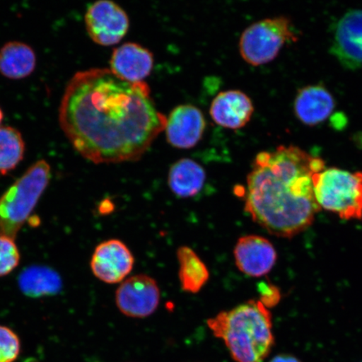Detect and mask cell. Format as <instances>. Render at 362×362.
Returning a JSON list of instances; mask_svg holds the SVG:
<instances>
[{
	"mask_svg": "<svg viewBox=\"0 0 362 362\" xmlns=\"http://www.w3.org/2000/svg\"><path fill=\"white\" fill-rule=\"evenodd\" d=\"M59 122L81 156L94 164H116L141 158L165 130L167 117L144 81L131 83L107 68H92L68 81Z\"/></svg>",
	"mask_w": 362,
	"mask_h": 362,
	"instance_id": "1",
	"label": "cell"
},
{
	"mask_svg": "<svg viewBox=\"0 0 362 362\" xmlns=\"http://www.w3.org/2000/svg\"><path fill=\"white\" fill-rule=\"evenodd\" d=\"M324 169L320 158L296 146L259 153L247 175V214L276 237L291 238L304 232L320 211L312 178Z\"/></svg>",
	"mask_w": 362,
	"mask_h": 362,
	"instance_id": "2",
	"label": "cell"
},
{
	"mask_svg": "<svg viewBox=\"0 0 362 362\" xmlns=\"http://www.w3.org/2000/svg\"><path fill=\"white\" fill-rule=\"evenodd\" d=\"M236 362H262L274 345L272 314L260 300H249L207 320Z\"/></svg>",
	"mask_w": 362,
	"mask_h": 362,
	"instance_id": "3",
	"label": "cell"
},
{
	"mask_svg": "<svg viewBox=\"0 0 362 362\" xmlns=\"http://www.w3.org/2000/svg\"><path fill=\"white\" fill-rule=\"evenodd\" d=\"M52 178L49 163L35 162L0 197V234L16 239Z\"/></svg>",
	"mask_w": 362,
	"mask_h": 362,
	"instance_id": "4",
	"label": "cell"
},
{
	"mask_svg": "<svg viewBox=\"0 0 362 362\" xmlns=\"http://www.w3.org/2000/svg\"><path fill=\"white\" fill-rule=\"evenodd\" d=\"M314 194L319 206L341 219L362 216V172L324 169L313 175Z\"/></svg>",
	"mask_w": 362,
	"mask_h": 362,
	"instance_id": "5",
	"label": "cell"
},
{
	"mask_svg": "<svg viewBox=\"0 0 362 362\" xmlns=\"http://www.w3.org/2000/svg\"><path fill=\"white\" fill-rule=\"evenodd\" d=\"M296 40L288 18H269L253 23L243 31L239 42L240 53L249 64L264 65L273 61L285 44Z\"/></svg>",
	"mask_w": 362,
	"mask_h": 362,
	"instance_id": "6",
	"label": "cell"
},
{
	"mask_svg": "<svg viewBox=\"0 0 362 362\" xmlns=\"http://www.w3.org/2000/svg\"><path fill=\"white\" fill-rule=\"evenodd\" d=\"M115 301L122 314L131 318H146L155 313L160 305V287L151 276L134 275L121 283Z\"/></svg>",
	"mask_w": 362,
	"mask_h": 362,
	"instance_id": "7",
	"label": "cell"
},
{
	"mask_svg": "<svg viewBox=\"0 0 362 362\" xmlns=\"http://www.w3.org/2000/svg\"><path fill=\"white\" fill-rule=\"evenodd\" d=\"M85 23L90 39L104 47L119 43L129 27L127 13L111 0H98L90 6Z\"/></svg>",
	"mask_w": 362,
	"mask_h": 362,
	"instance_id": "8",
	"label": "cell"
},
{
	"mask_svg": "<svg viewBox=\"0 0 362 362\" xmlns=\"http://www.w3.org/2000/svg\"><path fill=\"white\" fill-rule=\"evenodd\" d=\"M134 264L133 253L117 239L107 240L98 244L90 262V270L95 277L108 284L124 282L132 272Z\"/></svg>",
	"mask_w": 362,
	"mask_h": 362,
	"instance_id": "9",
	"label": "cell"
},
{
	"mask_svg": "<svg viewBox=\"0 0 362 362\" xmlns=\"http://www.w3.org/2000/svg\"><path fill=\"white\" fill-rule=\"evenodd\" d=\"M330 52L343 66H362V10L348 11L337 22Z\"/></svg>",
	"mask_w": 362,
	"mask_h": 362,
	"instance_id": "10",
	"label": "cell"
},
{
	"mask_svg": "<svg viewBox=\"0 0 362 362\" xmlns=\"http://www.w3.org/2000/svg\"><path fill=\"white\" fill-rule=\"evenodd\" d=\"M233 255L238 269L253 278L268 274L277 261V252L273 244L257 235L240 238L234 247Z\"/></svg>",
	"mask_w": 362,
	"mask_h": 362,
	"instance_id": "11",
	"label": "cell"
},
{
	"mask_svg": "<svg viewBox=\"0 0 362 362\" xmlns=\"http://www.w3.org/2000/svg\"><path fill=\"white\" fill-rule=\"evenodd\" d=\"M205 129L202 112L192 104H182L171 111L165 130L172 146L191 148L200 141Z\"/></svg>",
	"mask_w": 362,
	"mask_h": 362,
	"instance_id": "12",
	"label": "cell"
},
{
	"mask_svg": "<svg viewBox=\"0 0 362 362\" xmlns=\"http://www.w3.org/2000/svg\"><path fill=\"white\" fill-rule=\"evenodd\" d=\"M253 104L246 93L239 90H224L211 103L210 113L217 124L223 128L238 129L251 119Z\"/></svg>",
	"mask_w": 362,
	"mask_h": 362,
	"instance_id": "13",
	"label": "cell"
},
{
	"mask_svg": "<svg viewBox=\"0 0 362 362\" xmlns=\"http://www.w3.org/2000/svg\"><path fill=\"white\" fill-rule=\"evenodd\" d=\"M110 70L119 78L139 83L151 74L153 57L151 51L137 43L127 42L113 49Z\"/></svg>",
	"mask_w": 362,
	"mask_h": 362,
	"instance_id": "14",
	"label": "cell"
},
{
	"mask_svg": "<svg viewBox=\"0 0 362 362\" xmlns=\"http://www.w3.org/2000/svg\"><path fill=\"white\" fill-rule=\"evenodd\" d=\"M334 108L332 95L322 86H309L298 92L294 110L302 123L313 126L328 119Z\"/></svg>",
	"mask_w": 362,
	"mask_h": 362,
	"instance_id": "15",
	"label": "cell"
},
{
	"mask_svg": "<svg viewBox=\"0 0 362 362\" xmlns=\"http://www.w3.org/2000/svg\"><path fill=\"white\" fill-rule=\"evenodd\" d=\"M206 179V171L200 164L192 158H184L171 165L168 185L176 197L189 198L200 193Z\"/></svg>",
	"mask_w": 362,
	"mask_h": 362,
	"instance_id": "16",
	"label": "cell"
},
{
	"mask_svg": "<svg viewBox=\"0 0 362 362\" xmlns=\"http://www.w3.org/2000/svg\"><path fill=\"white\" fill-rule=\"evenodd\" d=\"M35 66V53L29 45L10 42L0 49V74L8 79L25 78L33 74Z\"/></svg>",
	"mask_w": 362,
	"mask_h": 362,
	"instance_id": "17",
	"label": "cell"
},
{
	"mask_svg": "<svg viewBox=\"0 0 362 362\" xmlns=\"http://www.w3.org/2000/svg\"><path fill=\"white\" fill-rule=\"evenodd\" d=\"M19 286L26 296L40 298L61 291L62 281L55 270L45 266H31L20 274Z\"/></svg>",
	"mask_w": 362,
	"mask_h": 362,
	"instance_id": "18",
	"label": "cell"
},
{
	"mask_svg": "<svg viewBox=\"0 0 362 362\" xmlns=\"http://www.w3.org/2000/svg\"><path fill=\"white\" fill-rule=\"evenodd\" d=\"M179 279L182 291L197 293L202 291L210 279L209 270L192 248L187 246L179 247Z\"/></svg>",
	"mask_w": 362,
	"mask_h": 362,
	"instance_id": "19",
	"label": "cell"
},
{
	"mask_svg": "<svg viewBox=\"0 0 362 362\" xmlns=\"http://www.w3.org/2000/svg\"><path fill=\"white\" fill-rule=\"evenodd\" d=\"M25 148L19 131L10 126L0 127V174L16 168L24 158Z\"/></svg>",
	"mask_w": 362,
	"mask_h": 362,
	"instance_id": "20",
	"label": "cell"
},
{
	"mask_svg": "<svg viewBox=\"0 0 362 362\" xmlns=\"http://www.w3.org/2000/svg\"><path fill=\"white\" fill-rule=\"evenodd\" d=\"M21 261V253L15 239L0 234V277L12 273Z\"/></svg>",
	"mask_w": 362,
	"mask_h": 362,
	"instance_id": "21",
	"label": "cell"
},
{
	"mask_svg": "<svg viewBox=\"0 0 362 362\" xmlns=\"http://www.w3.org/2000/svg\"><path fill=\"white\" fill-rule=\"evenodd\" d=\"M21 351L18 334L11 328L0 325V362H15Z\"/></svg>",
	"mask_w": 362,
	"mask_h": 362,
	"instance_id": "22",
	"label": "cell"
},
{
	"mask_svg": "<svg viewBox=\"0 0 362 362\" xmlns=\"http://www.w3.org/2000/svg\"><path fill=\"white\" fill-rule=\"evenodd\" d=\"M261 286L262 298L260 301L266 307L274 305L276 297H279V294H276V289L269 284H262Z\"/></svg>",
	"mask_w": 362,
	"mask_h": 362,
	"instance_id": "23",
	"label": "cell"
},
{
	"mask_svg": "<svg viewBox=\"0 0 362 362\" xmlns=\"http://www.w3.org/2000/svg\"><path fill=\"white\" fill-rule=\"evenodd\" d=\"M270 362H300L291 356H278L274 357Z\"/></svg>",
	"mask_w": 362,
	"mask_h": 362,
	"instance_id": "24",
	"label": "cell"
},
{
	"mask_svg": "<svg viewBox=\"0 0 362 362\" xmlns=\"http://www.w3.org/2000/svg\"><path fill=\"white\" fill-rule=\"evenodd\" d=\"M3 119H4V113H3V111L1 110V108H0V124H1Z\"/></svg>",
	"mask_w": 362,
	"mask_h": 362,
	"instance_id": "25",
	"label": "cell"
}]
</instances>
